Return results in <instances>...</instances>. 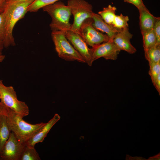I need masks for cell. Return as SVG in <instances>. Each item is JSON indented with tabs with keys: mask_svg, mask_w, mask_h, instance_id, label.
Instances as JSON below:
<instances>
[{
	"mask_svg": "<svg viewBox=\"0 0 160 160\" xmlns=\"http://www.w3.org/2000/svg\"><path fill=\"white\" fill-rule=\"evenodd\" d=\"M4 47L2 42L0 41V63L2 62L4 59L5 56L2 53V50Z\"/></svg>",
	"mask_w": 160,
	"mask_h": 160,
	"instance_id": "29",
	"label": "cell"
},
{
	"mask_svg": "<svg viewBox=\"0 0 160 160\" xmlns=\"http://www.w3.org/2000/svg\"><path fill=\"white\" fill-rule=\"evenodd\" d=\"M25 145L11 132L0 153V160H20Z\"/></svg>",
	"mask_w": 160,
	"mask_h": 160,
	"instance_id": "8",
	"label": "cell"
},
{
	"mask_svg": "<svg viewBox=\"0 0 160 160\" xmlns=\"http://www.w3.org/2000/svg\"><path fill=\"white\" fill-rule=\"evenodd\" d=\"M149 69L148 73L153 83L158 75L160 74V62L149 63Z\"/></svg>",
	"mask_w": 160,
	"mask_h": 160,
	"instance_id": "22",
	"label": "cell"
},
{
	"mask_svg": "<svg viewBox=\"0 0 160 160\" xmlns=\"http://www.w3.org/2000/svg\"><path fill=\"white\" fill-rule=\"evenodd\" d=\"M33 1H28L6 6L3 15L4 27L3 44L7 48L15 45L13 32L17 22L23 18L27 12L28 6Z\"/></svg>",
	"mask_w": 160,
	"mask_h": 160,
	"instance_id": "1",
	"label": "cell"
},
{
	"mask_svg": "<svg viewBox=\"0 0 160 160\" xmlns=\"http://www.w3.org/2000/svg\"><path fill=\"white\" fill-rule=\"evenodd\" d=\"M0 94L1 102L9 109L23 118L28 115V106L18 100L13 87L5 86L0 80Z\"/></svg>",
	"mask_w": 160,
	"mask_h": 160,
	"instance_id": "5",
	"label": "cell"
},
{
	"mask_svg": "<svg viewBox=\"0 0 160 160\" xmlns=\"http://www.w3.org/2000/svg\"><path fill=\"white\" fill-rule=\"evenodd\" d=\"M11 132L7 124V116L0 115V153L9 139Z\"/></svg>",
	"mask_w": 160,
	"mask_h": 160,
	"instance_id": "15",
	"label": "cell"
},
{
	"mask_svg": "<svg viewBox=\"0 0 160 160\" xmlns=\"http://www.w3.org/2000/svg\"><path fill=\"white\" fill-rule=\"evenodd\" d=\"M40 160L41 158L34 147L30 146L25 144L20 160Z\"/></svg>",
	"mask_w": 160,
	"mask_h": 160,
	"instance_id": "19",
	"label": "cell"
},
{
	"mask_svg": "<svg viewBox=\"0 0 160 160\" xmlns=\"http://www.w3.org/2000/svg\"><path fill=\"white\" fill-rule=\"evenodd\" d=\"M129 17L124 16L122 14L119 15H116L113 22L112 25L119 31L124 28H128Z\"/></svg>",
	"mask_w": 160,
	"mask_h": 160,
	"instance_id": "21",
	"label": "cell"
},
{
	"mask_svg": "<svg viewBox=\"0 0 160 160\" xmlns=\"http://www.w3.org/2000/svg\"><path fill=\"white\" fill-rule=\"evenodd\" d=\"M60 119V117L58 114H55L50 120L46 123L36 134L26 142V144L34 147L36 144L42 142L52 128Z\"/></svg>",
	"mask_w": 160,
	"mask_h": 160,
	"instance_id": "12",
	"label": "cell"
},
{
	"mask_svg": "<svg viewBox=\"0 0 160 160\" xmlns=\"http://www.w3.org/2000/svg\"><path fill=\"white\" fill-rule=\"evenodd\" d=\"M65 35L74 49L84 58L85 63L91 66L93 62L91 48L88 47L87 43L76 32L68 31L65 32Z\"/></svg>",
	"mask_w": 160,
	"mask_h": 160,
	"instance_id": "9",
	"label": "cell"
},
{
	"mask_svg": "<svg viewBox=\"0 0 160 160\" xmlns=\"http://www.w3.org/2000/svg\"><path fill=\"white\" fill-rule=\"evenodd\" d=\"M6 0H0V13L3 12Z\"/></svg>",
	"mask_w": 160,
	"mask_h": 160,
	"instance_id": "30",
	"label": "cell"
},
{
	"mask_svg": "<svg viewBox=\"0 0 160 160\" xmlns=\"http://www.w3.org/2000/svg\"><path fill=\"white\" fill-rule=\"evenodd\" d=\"M91 49L93 61L102 57L116 60L121 51L111 40L92 47Z\"/></svg>",
	"mask_w": 160,
	"mask_h": 160,
	"instance_id": "10",
	"label": "cell"
},
{
	"mask_svg": "<svg viewBox=\"0 0 160 160\" xmlns=\"http://www.w3.org/2000/svg\"><path fill=\"white\" fill-rule=\"evenodd\" d=\"M116 10L115 7L109 5L108 7H104L102 10L98 12V14L106 23L112 25Z\"/></svg>",
	"mask_w": 160,
	"mask_h": 160,
	"instance_id": "17",
	"label": "cell"
},
{
	"mask_svg": "<svg viewBox=\"0 0 160 160\" xmlns=\"http://www.w3.org/2000/svg\"><path fill=\"white\" fill-rule=\"evenodd\" d=\"M9 109L4 105L1 101L0 102V115L4 114L7 116Z\"/></svg>",
	"mask_w": 160,
	"mask_h": 160,
	"instance_id": "26",
	"label": "cell"
},
{
	"mask_svg": "<svg viewBox=\"0 0 160 160\" xmlns=\"http://www.w3.org/2000/svg\"><path fill=\"white\" fill-rule=\"evenodd\" d=\"M132 36L133 35L129 32L128 28H127L119 31L114 36L113 41L120 50L133 54L137 50L130 42Z\"/></svg>",
	"mask_w": 160,
	"mask_h": 160,
	"instance_id": "11",
	"label": "cell"
},
{
	"mask_svg": "<svg viewBox=\"0 0 160 160\" xmlns=\"http://www.w3.org/2000/svg\"><path fill=\"white\" fill-rule=\"evenodd\" d=\"M34 0H6L4 7L6 6L7 5L16 4L28 1H34Z\"/></svg>",
	"mask_w": 160,
	"mask_h": 160,
	"instance_id": "28",
	"label": "cell"
},
{
	"mask_svg": "<svg viewBox=\"0 0 160 160\" xmlns=\"http://www.w3.org/2000/svg\"></svg>",
	"mask_w": 160,
	"mask_h": 160,
	"instance_id": "31",
	"label": "cell"
},
{
	"mask_svg": "<svg viewBox=\"0 0 160 160\" xmlns=\"http://www.w3.org/2000/svg\"><path fill=\"white\" fill-rule=\"evenodd\" d=\"M67 5L70 7L74 17L71 31L77 33L83 22L92 18V5L84 0H68Z\"/></svg>",
	"mask_w": 160,
	"mask_h": 160,
	"instance_id": "6",
	"label": "cell"
},
{
	"mask_svg": "<svg viewBox=\"0 0 160 160\" xmlns=\"http://www.w3.org/2000/svg\"><path fill=\"white\" fill-rule=\"evenodd\" d=\"M23 117L9 110L7 116L8 127L11 132L21 142L26 143L36 134L46 123L36 124L27 123Z\"/></svg>",
	"mask_w": 160,
	"mask_h": 160,
	"instance_id": "2",
	"label": "cell"
},
{
	"mask_svg": "<svg viewBox=\"0 0 160 160\" xmlns=\"http://www.w3.org/2000/svg\"><path fill=\"white\" fill-rule=\"evenodd\" d=\"M127 3L131 4L137 7L138 9L145 6L142 0H123Z\"/></svg>",
	"mask_w": 160,
	"mask_h": 160,
	"instance_id": "25",
	"label": "cell"
},
{
	"mask_svg": "<svg viewBox=\"0 0 160 160\" xmlns=\"http://www.w3.org/2000/svg\"><path fill=\"white\" fill-rule=\"evenodd\" d=\"M144 51L145 57L149 63L160 62V44H156Z\"/></svg>",
	"mask_w": 160,
	"mask_h": 160,
	"instance_id": "16",
	"label": "cell"
},
{
	"mask_svg": "<svg viewBox=\"0 0 160 160\" xmlns=\"http://www.w3.org/2000/svg\"><path fill=\"white\" fill-rule=\"evenodd\" d=\"M65 32L61 31L53 30L51 33L55 49L58 56L66 61H77L85 63L84 58L66 38Z\"/></svg>",
	"mask_w": 160,
	"mask_h": 160,
	"instance_id": "4",
	"label": "cell"
},
{
	"mask_svg": "<svg viewBox=\"0 0 160 160\" xmlns=\"http://www.w3.org/2000/svg\"><path fill=\"white\" fill-rule=\"evenodd\" d=\"M93 20L92 25L98 31L105 33L111 40L119 31L113 26L106 23L98 14L93 12L92 14Z\"/></svg>",
	"mask_w": 160,
	"mask_h": 160,
	"instance_id": "13",
	"label": "cell"
},
{
	"mask_svg": "<svg viewBox=\"0 0 160 160\" xmlns=\"http://www.w3.org/2000/svg\"><path fill=\"white\" fill-rule=\"evenodd\" d=\"M93 22L92 18L85 20L77 33L87 45L92 47L111 40L107 34H104L95 28L92 25Z\"/></svg>",
	"mask_w": 160,
	"mask_h": 160,
	"instance_id": "7",
	"label": "cell"
},
{
	"mask_svg": "<svg viewBox=\"0 0 160 160\" xmlns=\"http://www.w3.org/2000/svg\"><path fill=\"white\" fill-rule=\"evenodd\" d=\"M4 37V27L2 13H0V41L3 43Z\"/></svg>",
	"mask_w": 160,
	"mask_h": 160,
	"instance_id": "24",
	"label": "cell"
},
{
	"mask_svg": "<svg viewBox=\"0 0 160 160\" xmlns=\"http://www.w3.org/2000/svg\"><path fill=\"white\" fill-rule=\"evenodd\" d=\"M153 83L159 93H160V74L155 79Z\"/></svg>",
	"mask_w": 160,
	"mask_h": 160,
	"instance_id": "27",
	"label": "cell"
},
{
	"mask_svg": "<svg viewBox=\"0 0 160 160\" xmlns=\"http://www.w3.org/2000/svg\"><path fill=\"white\" fill-rule=\"evenodd\" d=\"M138 10L141 32L153 29L157 17L152 14L145 6Z\"/></svg>",
	"mask_w": 160,
	"mask_h": 160,
	"instance_id": "14",
	"label": "cell"
},
{
	"mask_svg": "<svg viewBox=\"0 0 160 160\" xmlns=\"http://www.w3.org/2000/svg\"><path fill=\"white\" fill-rule=\"evenodd\" d=\"M143 38L144 50L147 49L157 43L156 37L153 29L141 32Z\"/></svg>",
	"mask_w": 160,
	"mask_h": 160,
	"instance_id": "18",
	"label": "cell"
},
{
	"mask_svg": "<svg viewBox=\"0 0 160 160\" xmlns=\"http://www.w3.org/2000/svg\"><path fill=\"white\" fill-rule=\"evenodd\" d=\"M157 41V43L160 44V18L157 17L153 28Z\"/></svg>",
	"mask_w": 160,
	"mask_h": 160,
	"instance_id": "23",
	"label": "cell"
},
{
	"mask_svg": "<svg viewBox=\"0 0 160 160\" xmlns=\"http://www.w3.org/2000/svg\"><path fill=\"white\" fill-rule=\"evenodd\" d=\"M51 17L52 21L49 26L52 31L59 30L65 32L71 30L69 22L72 14L70 7L58 1L42 8Z\"/></svg>",
	"mask_w": 160,
	"mask_h": 160,
	"instance_id": "3",
	"label": "cell"
},
{
	"mask_svg": "<svg viewBox=\"0 0 160 160\" xmlns=\"http://www.w3.org/2000/svg\"><path fill=\"white\" fill-rule=\"evenodd\" d=\"M60 0H34L28 7L27 12H34L41 8Z\"/></svg>",
	"mask_w": 160,
	"mask_h": 160,
	"instance_id": "20",
	"label": "cell"
}]
</instances>
